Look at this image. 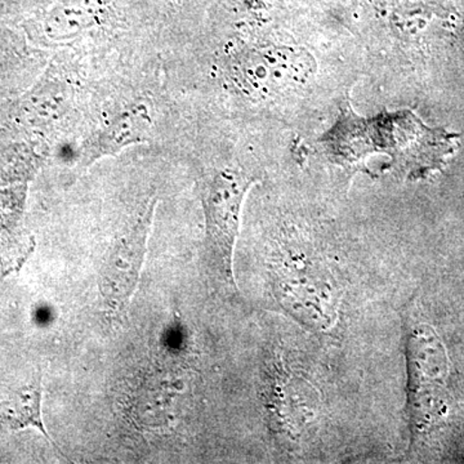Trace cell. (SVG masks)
<instances>
[{
    "label": "cell",
    "mask_w": 464,
    "mask_h": 464,
    "mask_svg": "<svg viewBox=\"0 0 464 464\" xmlns=\"http://www.w3.org/2000/svg\"><path fill=\"white\" fill-rule=\"evenodd\" d=\"M255 179L234 170H218L201 188L206 215L208 250L226 283L234 285L232 256L239 232L243 201Z\"/></svg>",
    "instance_id": "3"
},
{
    "label": "cell",
    "mask_w": 464,
    "mask_h": 464,
    "mask_svg": "<svg viewBox=\"0 0 464 464\" xmlns=\"http://www.w3.org/2000/svg\"><path fill=\"white\" fill-rule=\"evenodd\" d=\"M408 365L411 426L415 432H426L447 413V353L430 326L409 333Z\"/></svg>",
    "instance_id": "2"
},
{
    "label": "cell",
    "mask_w": 464,
    "mask_h": 464,
    "mask_svg": "<svg viewBox=\"0 0 464 464\" xmlns=\"http://www.w3.org/2000/svg\"><path fill=\"white\" fill-rule=\"evenodd\" d=\"M0 424L9 430L34 427L50 440L42 420L41 377L20 389L9 391L7 396L0 400Z\"/></svg>",
    "instance_id": "6"
},
{
    "label": "cell",
    "mask_w": 464,
    "mask_h": 464,
    "mask_svg": "<svg viewBox=\"0 0 464 464\" xmlns=\"http://www.w3.org/2000/svg\"><path fill=\"white\" fill-rule=\"evenodd\" d=\"M154 115L145 102H134L116 114L102 130L85 143L83 160L93 163L101 158L114 157L130 146L149 139Z\"/></svg>",
    "instance_id": "5"
},
{
    "label": "cell",
    "mask_w": 464,
    "mask_h": 464,
    "mask_svg": "<svg viewBox=\"0 0 464 464\" xmlns=\"http://www.w3.org/2000/svg\"><path fill=\"white\" fill-rule=\"evenodd\" d=\"M155 208L154 200L116 237L102 259L100 290L112 315H121L130 306L145 261Z\"/></svg>",
    "instance_id": "4"
},
{
    "label": "cell",
    "mask_w": 464,
    "mask_h": 464,
    "mask_svg": "<svg viewBox=\"0 0 464 464\" xmlns=\"http://www.w3.org/2000/svg\"><path fill=\"white\" fill-rule=\"evenodd\" d=\"M159 2H161L164 7L176 9L186 7V5H190L192 0H159Z\"/></svg>",
    "instance_id": "7"
},
{
    "label": "cell",
    "mask_w": 464,
    "mask_h": 464,
    "mask_svg": "<svg viewBox=\"0 0 464 464\" xmlns=\"http://www.w3.org/2000/svg\"><path fill=\"white\" fill-rule=\"evenodd\" d=\"M457 134L442 128H430L411 111L365 119L346 106L320 142L340 163H355L366 155L384 152L411 176L418 177L444 166L457 148Z\"/></svg>",
    "instance_id": "1"
}]
</instances>
